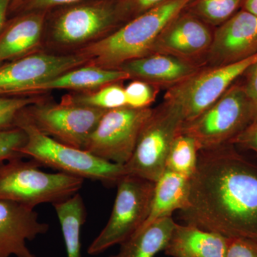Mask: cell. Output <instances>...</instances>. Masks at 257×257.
<instances>
[{
    "mask_svg": "<svg viewBox=\"0 0 257 257\" xmlns=\"http://www.w3.org/2000/svg\"><path fill=\"white\" fill-rule=\"evenodd\" d=\"M185 224L227 238L257 241V163L231 144L200 150L189 179Z\"/></svg>",
    "mask_w": 257,
    "mask_h": 257,
    "instance_id": "obj_1",
    "label": "cell"
},
{
    "mask_svg": "<svg viewBox=\"0 0 257 257\" xmlns=\"http://www.w3.org/2000/svg\"><path fill=\"white\" fill-rule=\"evenodd\" d=\"M194 0H167L132 19L124 26L77 52L87 64L118 69L128 61L151 55L152 47L167 25Z\"/></svg>",
    "mask_w": 257,
    "mask_h": 257,
    "instance_id": "obj_2",
    "label": "cell"
},
{
    "mask_svg": "<svg viewBox=\"0 0 257 257\" xmlns=\"http://www.w3.org/2000/svg\"><path fill=\"white\" fill-rule=\"evenodd\" d=\"M16 126L27 135L22 149L24 157H30L41 166L83 179L99 181L106 186L116 185L126 175L124 166L107 162L81 149L61 143L40 132L23 114L17 118Z\"/></svg>",
    "mask_w": 257,
    "mask_h": 257,
    "instance_id": "obj_3",
    "label": "cell"
},
{
    "mask_svg": "<svg viewBox=\"0 0 257 257\" xmlns=\"http://www.w3.org/2000/svg\"><path fill=\"white\" fill-rule=\"evenodd\" d=\"M17 158L0 167V200H9L35 208L44 203L60 202L77 194L84 179L40 170L36 161Z\"/></svg>",
    "mask_w": 257,
    "mask_h": 257,
    "instance_id": "obj_4",
    "label": "cell"
},
{
    "mask_svg": "<svg viewBox=\"0 0 257 257\" xmlns=\"http://www.w3.org/2000/svg\"><path fill=\"white\" fill-rule=\"evenodd\" d=\"M253 119L252 105L242 84L234 83L202 114L184 122L181 133L194 139L199 150H209L231 143Z\"/></svg>",
    "mask_w": 257,
    "mask_h": 257,
    "instance_id": "obj_5",
    "label": "cell"
},
{
    "mask_svg": "<svg viewBox=\"0 0 257 257\" xmlns=\"http://www.w3.org/2000/svg\"><path fill=\"white\" fill-rule=\"evenodd\" d=\"M117 192L109 220L88 247L89 255H99L120 244L145 224L151 209L155 182L125 175L116 184Z\"/></svg>",
    "mask_w": 257,
    "mask_h": 257,
    "instance_id": "obj_6",
    "label": "cell"
},
{
    "mask_svg": "<svg viewBox=\"0 0 257 257\" xmlns=\"http://www.w3.org/2000/svg\"><path fill=\"white\" fill-rule=\"evenodd\" d=\"M256 62L257 54L235 63L203 67L167 89L163 102L177 109L184 122L192 121L219 99Z\"/></svg>",
    "mask_w": 257,
    "mask_h": 257,
    "instance_id": "obj_7",
    "label": "cell"
},
{
    "mask_svg": "<svg viewBox=\"0 0 257 257\" xmlns=\"http://www.w3.org/2000/svg\"><path fill=\"white\" fill-rule=\"evenodd\" d=\"M184 123L177 109L163 102L154 109L139 136L133 156L125 164L126 175L155 182L166 170L167 155Z\"/></svg>",
    "mask_w": 257,
    "mask_h": 257,
    "instance_id": "obj_8",
    "label": "cell"
},
{
    "mask_svg": "<svg viewBox=\"0 0 257 257\" xmlns=\"http://www.w3.org/2000/svg\"><path fill=\"white\" fill-rule=\"evenodd\" d=\"M153 109L124 106L106 111L88 139L84 150L107 162L124 165L133 156L140 133Z\"/></svg>",
    "mask_w": 257,
    "mask_h": 257,
    "instance_id": "obj_9",
    "label": "cell"
},
{
    "mask_svg": "<svg viewBox=\"0 0 257 257\" xmlns=\"http://www.w3.org/2000/svg\"><path fill=\"white\" fill-rule=\"evenodd\" d=\"M106 109L42 101L23 114L42 133L69 146L84 150L91 134Z\"/></svg>",
    "mask_w": 257,
    "mask_h": 257,
    "instance_id": "obj_10",
    "label": "cell"
},
{
    "mask_svg": "<svg viewBox=\"0 0 257 257\" xmlns=\"http://www.w3.org/2000/svg\"><path fill=\"white\" fill-rule=\"evenodd\" d=\"M118 22L116 2L101 0L77 5L56 18L51 37L54 43L62 47L87 45L106 36Z\"/></svg>",
    "mask_w": 257,
    "mask_h": 257,
    "instance_id": "obj_11",
    "label": "cell"
},
{
    "mask_svg": "<svg viewBox=\"0 0 257 257\" xmlns=\"http://www.w3.org/2000/svg\"><path fill=\"white\" fill-rule=\"evenodd\" d=\"M87 64L80 55L35 52L0 64V96H23L30 87Z\"/></svg>",
    "mask_w": 257,
    "mask_h": 257,
    "instance_id": "obj_12",
    "label": "cell"
},
{
    "mask_svg": "<svg viewBox=\"0 0 257 257\" xmlns=\"http://www.w3.org/2000/svg\"><path fill=\"white\" fill-rule=\"evenodd\" d=\"M213 34L200 18L182 13L160 34L152 47V54L173 56L206 67Z\"/></svg>",
    "mask_w": 257,
    "mask_h": 257,
    "instance_id": "obj_13",
    "label": "cell"
},
{
    "mask_svg": "<svg viewBox=\"0 0 257 257\" xmlns=\"http://www.w3.org/2000/svg\"><path fill=\"white\" fill-rule=\"evenodd\" d=\"M257 54V17L239 12L213 34L206 67H219L246 60Z\"/></svg>",
    "mask_w": 257,
    "mask_h": 257,
    "instance_id": "obj_14",
    "label": "cell"
},
{
    "mask_svg": "<svg viewBox=\"0 0 257 257\" xmlns=\"http://www.w3.org/2000/svg\"><path fill=\"white\" fill-rule=\"evenodd\" d=\"M48 224L39 219L35 208L9 200H0V257H37L27 241L46 234Z\"/></svg>",
    "mask_w": 257,
    "mask_h": 257,
    "instance_id": "obj_15",
    "label": "cell"
},
{
    "mask_svg": "<svg viewBox=\"0 0 257 257\" xmlns=\"http://www.w3.org/2000/svg\"><path fill=\"white\" fill-rule=\"evenodd\" d=\"M205 66L165 54L153 53L128 61L118 69L130 76V79L144 81L155 87H173Z\"/></svg>",
    "mask_w": 257,
    "mask_h": 257,
    "instance_id": "obj_16",
    "label": "cell"
},
{
    "mask_svg": "<svg viewBox=\"0 0 257 257\" xmlns=\"http://www.w3.org/2000/svg\"><path fill=\"white\" fill-rule=\"evenodd\" d=\"M45 12H30L5 24L0 32V64L35 52L40 46Z\"/></svg>",
    "mask_w": 257,
    "mask_h": 257,
    "instance_id": "obj_17",
    "label": "cell"
},
{
    "mask_svg": "<svg viewBox=\"0 0 257 257\" xmlns=\"http://www.w3.org/2000/svg\"><path fill=\"white\" fill-rule=\"evenodd\" d=\"M229 238L192 224L176 223L164 252L172 257H225Z\"/></svg>",
    "mask_w": 257,
    "mask_h": 257,
    "instance_id": "obj_18",
    "label": "cell"
},
{
    "mask_svg": "<svg viewBox=\"0 0 257 257\" xmlns=\"http://www.w3.org/2000/svg\"><path fill=\"white\" fill-rule=\"evenodd\" d=\"M127 79H130V76L121 69H108L86 64L30 87L25 96H34L54 89L89 92Z\"/></svg>",
    "mask_w": 257,
    "mask_h": 257,
    "instance_id": "obj_19",
    "label": "cell"
},
{
    "mask_svg": "<svg viewBox=\"0 0 257 257\" xmlns=\"http://www.w3.org/2000/svg\"><path fill=\"white\" fill-rule=\"evenodd\" d=\"M189 186L187 177L165 170L155 182L151 209L142 227L159 219L170 217L174 211L185 209L188 205Z\"/></svg>",
    "mask_w": 257,
    "mask_h": 257,
    "instance_id": "obj_20",
    "label": "cell"
},
{
    "mask_svg": "<svg viewBox=\"0 0 257 257\" xmlns=\"http://www.w3.org/2000/svg\"><path fill=\"white\" fill-rule=\"evenodd\" d=\"M175 224L170 216L143 226L120 243L119 251L109 257H155L165 249Z\"/></svg>",
    "mask_w": 257,
    "mask_h": 257,
    "instance_id": "obj_21",
    "label": "cell"
},
{
    "mask_svg": "<svg viewBox=\"0 0 257 257\" xmlns=\"http://www.w3.org/2000/svg\"><path fill=\"white\" fill-rule=\"evenodd\" d=\"M52 205L60 221L67 257H82L81 229L87 216L82 196L77 193Z\"/></svg>",
    "mask_w": 257,
    "mask_h": 257,
    "instance_id": "obj_22",
    "label": "cell"
},
{
    "mask_svg": "<svg viewBox=\"0 0 257 257\" xmlns=\"http://www.w3.org/2000/svg\"><path fill=\"white\" fill-rule=\"evenodd\" d=\"M60 102L106 110L127 106L125 89L119 82L107 84L95 90L68 94L62 97Z\"/></svg>",
    "mask_w": 257,
    "mask_h": 257,
    "instance_id": "obj_23",
    "label": "cell"
},
{
    "mask_svg": "<svg viewBox=\"0 0 257 257\" xmlns=\"http://www.w3.org/2000/svg\"><path fill=\"white\" fill-rule=\"evenodd\" d=\"M199 151L195 140L180 132L167 155L166 170L190 179L197 168Z\"/></svg>",
    "mask_w": 257,
    "mask_h": 257,
    "instance_id": "obj_24",
    "label": "cell"
},
{
    "mask_svg": "<svg viewBox=\"0 0 257 257\" xmlns=\"http://www.w3.org/2000/svg\"><path fill=\"white\" fill-rule=\"evenodd\" d=\"M242 0H198L194 14L204 23L220 25L229 20Z\"/></svg>",
    "mask_w": 257,
    "mask_h": 257,
    "instance_id": "obj_25",
    "label": "cell"
},
{
    "mask_svg": "<svg viewBox=\"0 0 257 257\" xmlns=\"http://www.w3.org/2000/svg\"><path fill=\"white\" fill-rule=\"evenodd\" d=\"M43 101L35 96H0V131L17 127L19 114L23 109Z\"/></svg>",
    "mask_w": 257,
    "mask_h": 257,
    "instance_id": "obj_26",
    "label": "cell"
},
{
    "mask_svg": "<svg viewBox=\"0 0 257 257\" xmlns=\"http://www.w3.org/2000/svg\"><path fill=\"white\" fill-rule=\"evenodd\" d=\"M27 142V135L21 128L0 131V167L8 161L25 158L21 151Z\"/></svg>",
    "mask_w": 257,
    "mask_h": 257,
    "instance_id": "obj_27",
    "label": "cell"
},
{
    "mask_svg": "<svg viewBox=\"0 0 257 257\" xmlns=\"http://www.w3.org/2000/svg\"><path fill=\"white\" fill-rule=\"evenodd\" d=\"M125 89L127 106L137 109L150 107L160 89L144 81L134 79Z\"/></svg>",
    "mask_w": 257,
    "mask_h": 257,
    "instance_id": "obj_28",
    "label": "cell"
},
{
    "mask_svg": "<svg viewBox=\"0 0 257 257\" xmlns=\"http://www.w3.org/2000/svg\"><path fill=\"white\" fill-rule=\"evenodd\" d=\"M166 1L167 0H118L116 2L118 18L119 21L132 20Z\"/></svg>",
    "mask_w": 257,
    "mask_h": 257,
    "instance_id": "obj_29",
    "label": "cell"
},
{
    "mask_svg": "<svg viewBox=\"0 0 257 257\" xmlns=\"http://www.w3.org/2000/svg\"><path fill=\"white\" fill-rule=\"evenodd\" d=\"M225 257H257V241L245 238H229Z\"/></svg>",
    "mask_w": 257,
    "mask_h": 257,
    "instance_id": "obj_30",
    "label": "cell"
},
{
    "mask_svg": "<svg viewBox=\"0 0 257 257\" xmlns=\"http://www.w3.org/2000/svg\"><path fill=\"white\" fill-rule=\"evenodd\" d=\"M82 0H21L14 8H22L26 13L46 11L55 7L74 4Z\"/></svg>",
    "mask_w": 257,
    "mask_h": 257,
    "instance_id": "obj_31",
    "label": "cell"
},
{
    "mask_svg": "<svg viewBox=\"0 0 257 257\" xmlns=\"http://www.w3.org/2000/svg\"><path fill=\"white\" fill-rule=\"evenodd\" d=\"M243 75L245 79L241 84L252 105L254 114L253 123L257 122V62L251 65Z\"/></svg>",
    "mask_w": 257,
    "mask_h": 257,
    "instance_id": "obj_32",
    "label": "cell"
},
{
    "mask_svg": "<svg viewBox=\"0 0 257 257\" xmlns=\"http://www.w3.org/2000/svg\"><path fill=\"white\" fill-rule=\"evenodd\" d=\"M231 145L257 154V122L252 123L231 142Z\"/></svg>",
    "mask_w": 257,
    "mask_h": 257,
    "instance_id": "obj_33",
    "label": "cell"
},
{
    "mask_svg": "<svg viewBox=\"0 0 257 257\" xmlns=\"http://www.w3.org/2000/svg\"><path fill=\"white\" fill-rule=\"evenodd\" d=\"M13 0H0V32L6 24V17Z\"/></svg>",
    "mask_w": 257,
    "mask_h": 257,
    "instance_id": "obj_34",
    "label": "cell"
},
{
    "mask_svg": "<svg viewBox=\"0 0 257 257\" xmlns=\"http://www.w3.org/2000/svg\"><path fill=\"white\" fill-rule=\"evenodd\" d=\"M245 10L257 17V0H246Z\"/></svg>",
    "mask_w": 257,
    "mask_h": 257,
    "instance_id": "obj_35",
    "label": "cell"
},
{
    "mask_svg": "<svg viewBox=\"0 0 257 257\" xmlns=\"http://www.w3.org/2000/svg\"><path fill=\"white\" fill-rule=\"evenodd\" d=\"M20 1H21V0H13V1H12L11 5L15 6V5L18 4ZM11 5H10V6H11Z\"/></svg>",
    "mask_w": 257,
    "mask_h": 257,
    "instance_id": "obj_36",
    "label": "cell"
}]
</instances>
